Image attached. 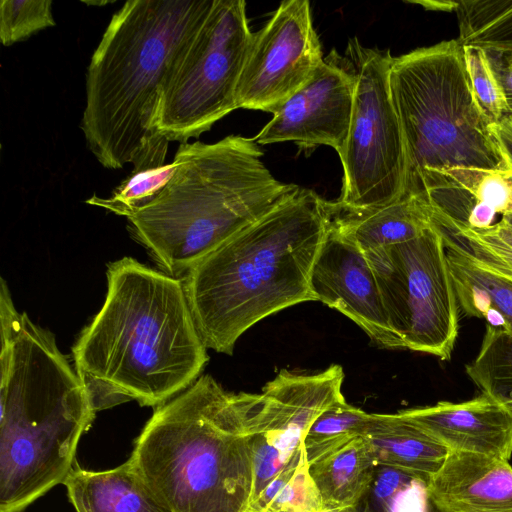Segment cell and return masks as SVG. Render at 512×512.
Listing matches in <instances>:
<instances>
[{"label":"cell","instance_id":"22","mask_svg":"<svg viewBox=\"0 0 512 512\" xmlns=\"http://www.w3.org/2000/svg\"><path fill=\"white\" fill-rule=\"evenodd\" d=\"M377 466L361 435L309 464L322 508L357 506L369 490Z\"/></svg>","mask_w":512,"mask_h":512},{"label":"cell","instance_id":"36","mask_svg":"<svg viewBox=\"0 0 512 512\" xmlns=\"http://www.w3.org/2000/svg\"><path fill=\"white\" fill-rule=\"evenodd\" d=\"M500 221L512 229V206L505 214L502 215Z\"/></svg>","mask_w":512,"mask_h":512},{"label":"cell","instance_id":"19","mask_svg":"<svg viewBox=\"0 0 512 512\" xmlns=\"http://www.w3.org/2000/svg\"><path fill=\"white\" fill-rule=\"evenodd\" d=\"M63 485L76 512H173L128 461L103 471L75 466Z\"/></svg>","mask_w":512,"mask_h":512},{"label":"cell","instance_id":"12","mask_svg":"<svg viewBox=\"0 0 512 512\" xmlns=\"http://www.w3.org/2000/svg\"><path fill=\"white\" fill-rule=\"evenodd\" d=\"M355 82L348 57L332 50L254 141L259 145L292 141L306 155L322 145L339 153L350 127Z\"/></svg>","mask_w":512,"mask_h":512},{"label":"cell","instance_id":"35","mask_svg":"<svg viewBox=\"0 0 512 512\" xmlns=\"http://www.w3.org/2000/svg\"><path fill=\"white\" fill-rule=\"evenodd\" d=\"M319 512H360L356 507L322 508Z\"/></svg>","mask_w":512,"mask_h":512},{"label":"cell","instance_id":"5","mask_svg":"<svg viewBox=\"0 0 512 512\" xmlns=\"http://www.w3.org/2000/svg\"><path fill=\"white\" fill-rule=\"evenodd\" d=\"M259 401L202 375L155 409L127 461L173 512H244L253 478L249 423Z\"/></svg>","mask_w":512,"mask_h":512},{"label":"cell","instance_id":"6","mask_svg":"<svg viewBox=\"0 0 512 512\" xmlns=\"http://www.w3.org/2000/svg\"><path fill=\"white\" fill-rule=\"evenodd\" d=\"M214 0H130L116 11L86 72L81 120L87 147L107 169L132 163L156 133L164 79Z\"/></svg>","mask_w":512,"mask_h":512},{"label":"cell","instance_id":"29","mask_svg":"<svg viewBox=\"0 0 512 512\" xmlns=\"http://www.w3.org/2000/svg\"><path fill=\"white\" fill-rule=\"evenodd\" d=\"M463 46V60L472 93L491 123L510 114L505 89L489 53L480 47Z\"/></svg>","mask_w":512,"mask_h":512},{"label":"cell","instance_id":"25","mask_svg":"<svg viewBox=\"0 0 512 512\" xmlns=\"http://www.w3.org/2000/svg\"><path fill=\"white\" fill-rule=\"evenodd\" d=\"M355 507L360 512H440L430 497L428 480L381 465Z\"/></svg>","mask_w":512,"mask_h":512},{"label":"cell","instance_id":"26","mask_svg":"<svg viewBox=\"0 0 512 512\" xmlns=\"http://www.w3.org/2000/svg\"><path fill=\"white\" fill-rule=\"evenodd\" d=\"M466 373L482 394L493 399L512 415V336L500 327L487 324L475 359Z\"/></svg>","mask_w":512,"mask_h":512},{"label":"cell","instance_id":"2","mask_svg":"<svg viewBox=\"0 0 512 512\" xmlns=\"http://www.w3.org/2000/svg\"><path fill=\"white\" fill-rule=\"evenodd\" d=\"M0 512H24L63 484L96 411L54 335L0 285Z\"/></svg>","mask_w":512,"mask_h":512},{"label":"cell","instance_id":"1","mask_svg":"<svg viewBox=\"0 0 512 512\" xmlns=\"http://www.w3.org/2000/svg\"><path fill=\"white\" fill-rule=\"evenodd\" d=\"M106 275L105 301L73 347L75 369L96 412L133 400L158 407L208 361L183 280L131 257Z\"/></svg>","mask_w":512,"mask_h":512},{"label":"cell","instance_id":"18","mask_svg":"<svg viewBox=\"0 0 512 512\" xmlns=\"http://www.w3.org/2000/svg\"><path fill=\"white\" fill-rule=\"evenodd\" d=\"M329 203L332 227L365 253L415 239L433 226L430 206L420 196L365 209Z\"/></svg>","mask_w":512,"mask_h":512},{"label":"cell","instance_id":"13","mask_svg":"<svg viewBox=\"0 0 512 512\" xmlns=\"http://www.w3.org/2000/svg\"><path fill=\"white\" fill-rule=\"evenodd\" d=\"M310 286L316 301L350 318L378 346L404 348L390 326L365 252L331 224L315 260Z\"/></svg>","mask_w":512,"mask_h":512},{"label":"cell","instance_id":"17","mask_svg":"<svg viewBox=\"0 0 512 512\" xmlns=\"http://www.w3.org/2000/svg\"><path fill=\"white\" fill-rule=\"evenodd\" d=\"M428 491L440 512H512L509 460L449 450L429 478Z\"/></svg>","mask_w":512,"mask_h":512},{"label":"cell","instance_id":"21","mask_svg":"<svg viewBox=\"0 0 512 512\" xmlns=\"http://www.w3.org/2000/svg\"><path fill=\"white\" fill-rule=\"evenodd\" d=\"M445 249L458 305L512 336V279L451 246Z\"/></svg>","mask_w":512,"mask_h":512},{"label":"cell","instance_id":"4","mask_svg":"<svg viewBox=\"0 0 512 512\" xmlns=\"http://www.w3.org/2000/svg\"><path fill=\"white\" fill-rule=\"evenodd\" d=\"M253 138L180 144L172 179L124 217L164 273L184 279L202 259L299 186L277 180Z\"/></svg>","mask_w":512,"mask_h":512},{"label":"cell","instance_id":"3","mask_svg":"<svg viewBox=\"0 0 512 512\" xmlns=\"http://www.w3.org/2000/svg\"><path fill=\"white\" fill-rule=\"evenodd\" d=\"M330 224L329 201L298 187L197 263L183 284L205 346L231 355L260 320L316 301L311 273Z\"/></svg>","mask_w":512,"mask_h":512},{"label":"cell","instance_id":"30","mask_svg":"<svg viewBox=\"0 0 512 512\" xmlns=\"http://www.w3.org/2000/svg\"><path fill=\"white\" fill-rule=\"evenodd\" d=\"M56 25L51 0H1L0 40L11 46Z\"/></svg>","mask_w":512,"mask_h":512},{"label":"cell","instance_id":"8","mask_svg":"<svg viewBox=\"0 0 512 512\" xmlns=\"http://www.w3.org/2000/svg\"><path fill=\"white\" fill-rule=\"evenodd\" d=\"M253 35L245 1L214 0L167 72L154 129L184 144L238 109L237 88Z\"/></svg>","mask_w":512,"mask_h":512},{"label":"cell","instance_id":"33","mask_svg":"<svg viewBox=\"0 0 512 512\" xmlns=\"http://www.w3.org/2000/svg\"><path fill=\"white\" fill-rule=\"evenodd\" d=\"M487 52L505 89L509 112L512 114V64L509 63L501 53Z\"/></svg>","mask_w":512,"mask_h":512},{"label":"cell","instance_id":"32","mask_svg":"<svg viewBox=\"0 0 512 512\" xmlns=\"http://www.w3.org/2000/svg\"><path fill=\"white\" fill-rule=\"evenodd\" d=\"M489 130L508 169L512 171V114L491 123Z\"/></svg>","mask_w":512,"mask_h":512},{"label":"cell","instance_id":"24","mask_svg":"<svg viewBox=\"0 0 512 512\" xmlns=\"http://www.w3.org/2000/svg\"><path fill=\"white\" fill-rule=\"evenodd\" d=\"M462 45L512 53V0L454 1Z\"/></svg>","mask_w":512,"mask_h":512},{"label":"cell","instance_id":"34","mask_svg":"<svg viewBox=\"0 0 512 512\" xmlns=\"http://www.w3.org/2000/svg\"><path fill=\"white\" fill-rule=\"evenodd\" d=\"M486 229L512 248V229L506 226L502 221H498Z\"/></svg>","mask_w":512,"mask_h":512},{"label":"cell","instance_id":"10","mask_svg":"<svg viewBox=\"0 0 512 512\" xmlns=\"http://www.w3.org/2000/svg\"><path fill=\"white\" fill-rule=\"evenodd\" d=\"M365 254L404 349L449 360L458 336L459 305L440 231L433 225L415 239Z\"/></svg>","mask_w":512,"mask_h":512},{"label":"cell","instance_id":"14","mask_svg":"<svg viewBox=\"0 0 512 512\" xmlns=\"http://www.w3.org/2000/svg\"><path fill=\"white\" fill-rule=\"evenodd\" d=\"M416 196L423 197L432 218L471 229L494 224L512 206V171L451 167L423 172Z\"/></svg>","mask_w":512,"mask_h":512},{"label":"cell","instance_id":"28","mask_svg":"<svg viewBox=\"0 0 512 512\" xmlns=\"http://www.w3.org/2000/svg\"><path fill=\"white\" fill-rule=\"evenodd\" d=\"M370 414L348 404L336 402L311 424L302 447L309 464L361 435Z\"/></svg>","mask_w":512,"mask_h":512},{"label":"cell","instance_id":"20","mask_svg":"<svg viewBox=\"0 0 512 512\" xmlns=\"http://www.w3.org/2000/svg\"><path fill=\"white\" fill-rule=\"evenodd\" d=\"M361 436L377 465L426 480L441 467L449 450L412 420L396 414H370Z\"/></svg>","mask_w":512,"mask_h":512},{"label":"cell","instance_id":"31","mask_svg":"<svg viewBox=\"0 0 512 512\" xmlns=\"http://www.w3.org/2000/svg\"><path fill=\"white\" fill-rule=\"evenodd\" d=\"M251 451L253 478L247 507L281 471L303 454V447L294 448L275 434L251 433Z\"/></svg>","mask_w":512,"mask_h":512},{"label":"cell","instance_id":"38","mask_svg":"<svg viewBox=\"0 0 512 512\" xmlns=\"http://www.w3.org/2000/svg\"><path fill=\"white\" fill-rule=\"evenodd\" d=\"M501 274H502V273H501ZM503 275H504V274H503ZM504 276H506V275H504ZM506 277H509V278H511V279H512V277H511V276H506Z\"/></svg>","mask_w":512,"mask_h":512},{"label":"cell","instance_id":"23","mask_svg":"<svg viewBox=\"0 0 512 512\" xmlns=\"http://www.w3.org/2000/svg\"><path fill=\"white\" fill-rule=\"evenodd\" d=\"M169 140L160 133L153 135L134 158L129 175L109 197L92 195L85 202L119 216L152 201L172 179L175 163H165Z\"/></svg>","mask_w":512,"mask_h":512},{"label":"cell","instance_id":"7","mask_svg":"<svg viewBox=\"0 0 512 512\" xmlns=\"http://www.w3.org/2000/svg\"><path fill=\"white\" fill-rule=\"evenodd\" d=\"M389 86L405 147L402 197L416 196L427 170H509L472 93L457 39L393 57Z\"/></svg>","mask_w":512,"mask_h":512},{"label":"cell","instance_id":"9","mask_svg":"<svg viewBox=\"0 0 512 512\" xmlns=\"http://www.w3.org/2000/svg\"><path fill=\"white\" fill-rule=\"evenodd\" d=\"M345 56L355 76L350 127L338 153L343 166L342 194L337 201L354 209L379 207L404 192L406 157L400 123L392 102L389 50L349 40Z\"/></svg>","mask_w":512,"mask_h":512},{"label":"cell","instance_id":"15","mask_svg":"<svg viewBox=\"0 0 512 512\" xmlns=\"http://www.w3.org/2000/svg\"><path fill=\"white\" fill-rule=\"evenodd\" d=\"M448 450L509 460L512 455V415L485 394L463 401L399 411Z\"/></svg>","mask_w":512,"mask_h":512},{"label":"cell","instance_id":"37","mask_svg":"<svg viewBox=\"0 0 512 512\" xmlns=\"http://www.w3.org/2000/svg\"><path fill=\"white\" fill-rule=\"evenodd\" d=\"M502 54V53H501ZM505 59L512 64V53L511 54H503Z\"/></svg>","mask_w":512,"mask_h":512},{"label":"cell","instance_id":"27","mask_svg":"<svg viewBox=\"0 0 512 512\" xmlns=\"http://www.w3.org/2000/svg\"><path fill=\"white\" fill-rule=\"evenodd\" d=\"M321 509L322 500L303 451L244 512H319Z\"/></svg>","mask_w":512,"mask_h":512},{"label":"cell","instance_id":"16","mask_svg":"<svg viewBox=\"0 0 512 512\" xmlns=\"http://www.w3.org/2000/svg\"><path fill=\"white\" fill-rule=\"evenodd\" d=\"M343 380L340 365L309 375L281 370L264 386L250 418V432L285 433L303 439L320 414L344 399Z\"/></svg>","mask_w":512,"mask_h":512},{"label":"cell","instance_id":"11","mask_svg":"<svg viewBox=\"0 0 512 512\" xmlns=\"http://www.w3.org/2000/svg\"><path fill=\"white\" fill-rule=\"evenodd\" d=\"M307 0L283 1L254 33L237 88V108L277 113L324 60Z\"/></svg>","mask_w":512,"mask_h":512}]
</instances>
